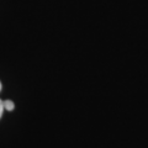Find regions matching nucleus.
I'll list each match as a JSON object with an SVG mask.
<instances>
[{"mask_svg":"<svg viewBox=\"0 0 148 148\" xmlns=\"http://www.w3.org/2000/svg\"><path fill=\"white\" fill-rule=\"evenodd\" d=\"M4 105H3V100L0 99V120H1V117H3V114H4Z\"/></svg>","mask_w":148,"mask_h":148,"instance_id":"nucleus-2","label":"nucleus"},{"mask_svg":"<svg viewBox=\"0 0 148 148\" xmlns=\"http://www.w3.org/2000/svg\"><path fill=\"white\" fill-rule=\"evenodd\" d=\"M3 105L5 111H14V109H15V104L12 100H3Z\"/></svg>","mask_w":148,"mask_h":148,"instance_id":"nucleus-1","label":"nucleus"},{"mask_svg":"<svg viewBox=\"0 0 148 148\" xmlns=\"http://www.w3.org/2000/svg\"><path fill=\"white\" fill-rule=\"evenodd\" d=\"M1 88H3V85H1V82H0V91H1Z\"/></svg>","mask_w":148,"mask_h":148,"instance_id":"nucleus-3","label":"nucleus"}]
</instances>
